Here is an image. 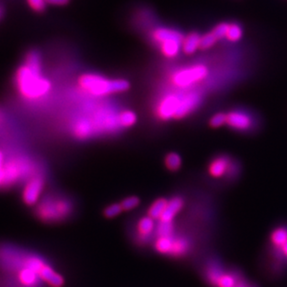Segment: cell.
<instances>
[{
  "label": "cell",
  "mask_w": 287,
  "mask_h": 287,
  "mask_svg": "<svg viewBox=\"0 0 287 287\" xmlns=\"http://www.w3.org/2000/svg\"><path fill=\"white\" fill-rule=\"evenodd\" d=\"M209 74V70L204 65L185 67L175 72L172 77V82L180 89H186L194 84L202 81Z\"/></svg>",
  "instance_id": "8992f818"
},
{
  "label": "cell",
  "mask_w": 287,
  "mask_h": 287,
  "mask_svg": "<svg viewBox=\"0 0 287 287\" xmlns=\"http://www.w3.org/2000/svg\"><path fill=\"white\" fill-rule=\"evenodd\" d=\"M46 2L51 5H56V6H63L68 3V0H46Z\"/></svg>",
  "instance_id": "4dcf8cb0"
},
{
  "label": "cell",
  "mask_w": 287,
  "mask_h": 287,
  "mask_svg": "<svg viewBox=\"0 0 287 287\" xmlns=\"http://www.w3.org/2000/svg\"><path fill=\"white\" fill-rule=\"evenodd\" d=\"M0 15H1V10H0Z\"/></svg>",
  "instance_id": "d6a6232c"
},
{
  "label": "cell",
  "mask_w": 287,
  "mask_h": 287,
  "mask_svg": "<svg viewBox=\"0 0 287 287\" xmlns=\"http://www.w3.org/2000/svg\"><path fill=\"white\" fill-rule=\"evenodd\" d=\"M243 36V29L237 24H228L226 38L228 41H239Z\"/></svg>",
  "instance_id": "44dd1931"
},
{
  "label": "cell",
  "mask_w": 287,
  "mask_h": 287,
  "mask_svg": "<svg viewBox=\"0 0 287 287\" xmlns=\"http://www.w3.org/2000/svg\"><path fill=\"white\" fill-rule=\"evenodd\" d=\"M174 232V226L173 222L161 221L156 226V237L161 236H171Z\"/></svg>",
  "instance_id": "ffe728a7"
},
{
  "label": "cell",
  "mask_w": 287,
  "mask_h": 287,
  "mask_svg": "<svg viewBox=\"0 0 287 287\" xmlns=\"http://www.w3.org/2000/svg\"><path fill=\"white\" fill-rule=\"evenodd\" d=\"M236 287H257V285L253 284V283H251L250 281H247V279H246V278L243 277V278L240 280V281L238 282V284L236 285Z\"/></svg>",
  "instance_id": "f546056e"
},
{
  "label": "cell",
  "mask_w": 287,
  "mask_h": 287,
  "mask_svg": "<svg viewBox=\"0 0 287 287\" xmlns=\"http://www.w3.org/2000/svg\"><path fill=\"white\" fill-rule=\"evenodd\" d=\"M181 94L170 93L164 96L159 103L156 113L162 120H171L175 117L180 105Z\"/></svg>",
  "instance_id": "ba28073f"
},
{
  "label": "cell",
  "mask_w": 287,
  "mask_h": 287,
  "mask_svg": "<svg viewBox=\"0 0 287 287\" xmlns=\"http://www.w3.org/2000/svg\"><path fill=\"white\" fill-rule=\"evenodd\" d=\"M201 101L202 97L197 91H188L186 93L181 94L179 108L174 119L179 120L185 118V116L192 113L198 108V106L201 104Z\"/></svg>",
  "instance_id": "30bf717a"
},
{
  "label": "cell",
  "mask_w": 287,
  "mask_h": 287,
  "mask_svg": "<svg viewBox=\"0 0 287 287\" xmlns=\"http://www.w3.org/2000/svg\"><path fill=\"white\" fill-rule=\"evenodd\" d=\"M181 163H182L181 157L174 152L169 153L165 158V165L170 171L178 170L181 166Z\"/></svg>",
  "instance_id": "7402d4cb"
},
{
  "label": "cell",
  "mask_w": 287,
  "mask_h": 287,
  "mask_svg": "<svg viewBox=\"0 0 287 287\" xmlns=\"http://www.w3.org/2000/svg\"><path fill=\"white\" fill-rule=\"evenodd\" d=\"M3 170L5 175L4 186L14 185L24 178L31 179L34 176L39 175V174H35L36 172L35 163L24 156L10 158L5 162Z\"/></svg>",
  "instance_id": "277c9868"
},
{
  "label": "cell",
  "mask_w": 287,
  "mask_h": 287,
  "mask_svg": "<svg viewBox=\"0 0 287 287\" xmlns=\"http://www.w3.org/2000/svg\"><path fill=\"white\" fill-rule=\"evenodd\" d=\"M45 187V180L42 175H36L28 180L24 185L22 198L26 205H35L38 203Z\"/></svg>",
  "instance_id": "52a82bcc"
},
{
  "label": "cell",
  "mask_w": 287,
  "mask_h": 287,
  "mask_svg": "<svg viewBox=\"0 0 287 287\" xmlns=\"http://www.w3.org/2000/svg\"><path fill=\"white\" fill-rule=\"evenodd\" d=\"M201 36L197 33H190L184 36L182 42V51L186 55H192L197 52L201 46Z\"/></svg>",
  "instance_id": "2e32d148"
},
{
  "label": "cell",
  "mask_w": 287,
  "mask_h": 287,
  "mask_svg": "<svg viewBox=\"0 0 287 287\" xmlns=\"http://www.w3.org/2000/svg\"><path fill=\"white\" fill-rule=\"evenodd\" d=\"M139 204H140V201L135 196L126 198L125 200H123L120 203L123 211H131V210L134 209L135 207H137Z\"/></svg>",
  "instance_id": "d4e9b609"
},
{
  "label": "cell",
  "mask_w": 287,
  "mask_h": 287,
  "mask_svg": "<svg viewBox=\"0 0 287 287\" xmlns=\"http://www.w3.org/2000/svg\"><path fill=\"white\" fill-rule=\"evenodd\" d=\"M287 242V227L281 226L276 227L270 235V243L272 248H277Z\"/></svg>",
  "instance_id": "ac0fdd59"
},
{
  "label": "cell",
  "mask_w": 287,
  "mask_h": 287,
  "mask_svg": "<svg viewBox=\"0 0 287 287\" xmlns=\"http://www.w3.org/2000/svg\"><path fill=\"white\" fill-rule=\"evenodd\" d=\"M227 270V267H225L219 260L210 259L207 263L204 264L203 269L204 281L211 286L215 287Z\"/></svg>",
  "instance_id": "9c48e42d"
},
{
  "label": "cell",
  "mask_w": 287,
  "mask_h": 287,
  "mask_svg": "<svg viewBox=\"0 0 287 287\" xmlns=\"http://www.w3.org/2000/svg\"><path fill=\"white\" fill-rule=\"evenodd\" d=\"M224 124H227V114L217 113L210 120V125L213 128H219Z\"/></svg>",
  "instance_id": "484cf974"
},
{
  "label": "cell",
  "mask_w": 287,
  "mask_h": 287,
  "mask_svg": "<svg viewBox=\"0 0 287 287\" xmlns=\"http://www.w3.org/2000/svg\"><path fill=\"white\" fill-rule=\"evenodd\" d=\"M227 27H228L227 23H221V24H217L215 27H214L212 32L217 37V39L220 40L222 38H226Z\"/></svg>",
  "instance_id": "83f0119b"
},
{
  "label": "cell",
  "mask_w": 287,
  "mask_h": 287,
  "mask_svg": "<svg viewBox=\"0 0 287 287\" xmlns=\"http://www.w3.org/2000/svg\"><path fill=\"white\" fill-rule=\"evenodd\" d=\"M272 254L277 260L287 261V242L277 248H272Z\"/></svg>",
  "instance_id": "4316f807"
},
{
  "label": "cell",
  "mask_w": 287,
  "mask_h": 287,
  "mask_svg": "<svg viewBox=\"0 0 287 287\" xmlns=\"http://www.w3.org/2000/svg\"><path fill=\"white\" fill-rule=\"evenodd\" d=\"M123 211L122 206L120 204H113L108 206L104 211V215L107 218H113L120 215V213Z\"/></svg>",
  "instance_id": "cb8c5ba5"
},
{
  "label": "cell",
  "mask_w": 287,
  "mask_h": 287,
  "mask_svg": "<svg viewBox=\"0 0 287 287\" xmlns=\"http://www.w3.org/2000/svg\"><path fill=\"white\" fill-rule=\"evenodd\" d=\"M74 211L71 200L61 194H50L36 204L35 215L44 223H59L67 219Z\"/></svg>",
  "instance_id": "7a4b0ae2"
},
{
  "label": "cell",
  "mask_w": 287,
  "mask_h": 287,
  "mask_svg": "<svg viewBox=\"0 0 287 287\" xmlns=\"http://www.w3.org/2000/svg\"><path fill=\"white\" fill-rule=\"evenodd\" d=\"M6 162V159H5V155L3 153V151L0 150V169L4 167V164Z\"/></svg>",
  "instance_id": "1f68e13d"
},
{
  "label": "cell",
  "mask_w": 287,
  "mask_h": 287,
  "mask_svg": "<svg viewBox=\"0 0 287 287\" xmlns=\"http://www.w3.org/2000/svg\"><path fill=\"white\" fill-rule=\"evenodd\" d=\"M167 204L168 200L164 198L156 200L155 202L150 205L149 211H148V215L154 220H160L164 210L167 206Z\"/></svg>",
  "instance_id": "e0dca14e"
},
{
  "label": "cell",
  "mask_w": 287,
  "mask_h": 287,
  "mask_svg": "<svg viewBox=\"0 0 287 287\" xmlns=\"http://www.w3.org/2000/svg\"><path fill=\"white\" fill-rule=\"evenodd\" d=\"M230 168V161L227 157L220 156L213 160L210 163L208 171L211 176L215 178H219L227 174Z\"/></svg>",
  "instance_id": "5bb4252c"
},
{
  "label": "cell",
  "mask_w": 287,
  "mask_h": 287,
  "mask_svg": "<svg viewBox=\"0 0 287 287\" xmlns=\"http://www.w3.org/2000/svg\"><path fill=\"white\" fill-rule=\"evenodd\" d=\"M78 88L92 96H106L124 92L130 83L125 79H109L93 73L81 75L78 80Z\"/></svg>",
  "instance_id": "3957f363"
},
{
  "label": "cell",
  "mask_w": 287,
  "mask_h": 287,
  "mask_svg": "<svg viewBox=\"0 0 287 287\" xmlns=\"http://www.w3.org/2000/svg\"><path fill=\"white\" fill-rule=\"evenodd\" d=\"M152 40L159 45L162 54L167 58L176 57L182 50L183 35L167 27H157L151 33Z\"/></svg>",
  "instance_id": "5b68a950"
},
{
  "label": "cell",
  "mask_w": 287,
  "mask_h": 287,
  "mask_svg": "<svg viewBox=\"0 0 287 287\" xmlns=\"http://www.w3.org/2000/svg\"><path fill=\"white\" fill-rule=\"evenodd\" d=\"M192 249L190 241L184 236H176L173 237V244L169 257L173 258H183L186 257Z\"/></svg>",
  "instance_id": "7c38bea8"
},
{
  "label": "cell",
  "mask_w": 287,
  "mask_h": 287,
  "mask_svg": "<svg viewBox=\"0 0 287 287\" xmlns=\"http://www.w3.org/2000/svg\"><path fill=\"white\" fill-rule=\"evenodd\" d=\"M27 3L31 9L36 12H44L47 5L46 0H27Z\"/></svg>",
  "instance_id": "f1b7e54d"
},
{
  "label": "cell",
  "mask_w": 287,
  "mask_h": 287,
  "mask_svg": "<svg viewBox=\"0 0 287 287\" xmlns=\"http://www.w3.org/2000/svg\"><path fill=\"white\" fill-rule=\"evenodd\" d=\"M227 124L238 131H247L253 125V119L246 112L235 110L227 114Z\"/></svg>",
  "instance_id": "8fae6325"
},
{
  "label": "cell",
  "mask_w": 287,
  "mask_h": 287,
  "mask_svg": "<svg viewBox=\"0 0 287 287\" xmlns=\"http://www.w3.org/2000/svg\"><path fill=\"white\" fill-rule=\"evenodd\" d=\"M155 220L150 216H144L137 223L138 241L146 243L150 239L152 234L155 233Z\"/></svg>",
  "instance_id": "4fadbf2b"
},
{
  "label": "cell",
  "mask_w": 287,
  "mask_h": 287,
  "mask_svg": "<svg viewBox=\"0 0 287 287\" xmlns=\"http://www.w3.org/2000/svg\"><path fill=\"white\" fill-rule=\"evenodd\" d=\"M137 117L134 112L131 110H124L119 115V124L120 127L129 128L136 123Z\"/></svg>",
  "instance_id": "d6986e66"
},
{
  "label": "cell",
  "mask_w": 287,
  "mask_h": 287,
  "mask_svg": "<svg viewBox=\"0 0 287 287\" xmlns=\"http://www.w3.org/2000/svg\"><path fill=\"white\" fill-rule=\"evenodd\" d=\"M217 41H218L217 37L211 31L209 33L201 36V46H200V49L207 50V49L212 48Z\"/></svg>",
  "instance_id": "603a6c76"
},
{
  "label": "cell",
  "mask_w": 287,
  "mask_h": 287,
  "mask_svg": "<svg viewBox=\"0 0 287 287\" xmlns=\"http://www.w3.org/2000/svg\"><path fill=\"white\" fill-rule=\"evenodd\" d=\"M183 206H184V201L182 200V198H172L171 200L168 201L167 206L164 210L160 220L164 222H173L174 217L183 208Z\"/></svg>",
  "instance_id": "9a60e30c"
},
{
  "label": "cell",
  "mask_w": 287,
  "mask_h": 287,
  "mask_svg": "<svg viewBox=\"0 0 287 287\" xmlns=\"http://www.w3.org/2000/svg\"><path fill=\"white\" fill-rule=\"evenodd\" d=\"M14 83L19 94L27 101H38L52 90V82L42 75L41 65L24 63L15 73Z\"/></svg>",
  "instance_id": "6da1fadb"
}]
</instances>
